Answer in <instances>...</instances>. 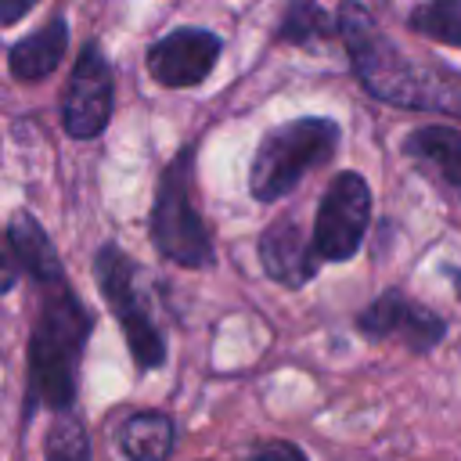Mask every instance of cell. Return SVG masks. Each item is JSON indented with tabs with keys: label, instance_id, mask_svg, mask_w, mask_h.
<instances>
[{
	"label": "cell",
	"instance_id": "6da1fadb",
	"mask_svg": "<svg viewBox=\"0 0 461 461\" xmlns=\"http://www.w3.org/2000/svg\"><path fill=\"white\" fill-rule=\"evenodd\" d=\"M339 29L346 40V50L353 58V68L367 94H375L385 104L400 108H443V112H461V94L439 90L432 79H425L396 47L393 40L371 22V14L357 4L346 0L339 7Z\"/></svg>",
	"mask_w": 461,
	"mask_h": 461
},
{
	"label": "cell",
	"instance_id": "7a4b0ae2",
	"mask_svg": "<svg viewBox=\"0 0 461 461\" xmlns=\"http://www.w3.org/2000/svg\"><path fill=\"white\" fill-rule=\"evenodd\" d=\"M94 328L90 310L76 299V292L58 281L47 285L40 317L29 339V375H32V400L47 407H68L76 396V367Z\"/></svg>",
	"mask_w": 461,
	"mask_h": 461
},
{
	"label": "cell",
	"instance_id": "3957f363",
	"mask_svg": "<svg viewBox=\"0 0 461 461\" xmlns=\"http://www.w3.org/2000/svg\"><path fill=\"white\" fill-rule=\"evenodd\" d=\"M339 148V126L331 119H292L274 126L249 166V191L256 202L285 198L313 166H324Z\"/></svg>",
	"mask_w": 461,
	"mask_h": 461
},
{
	"label": "cell",
	"instance_id": "277c9868",
	"mask_svg": "<svg viewBox=\"0 0 461 461\" xmlns=\"http://www.w3.org/2000/svg\"><path fill=\"white\" fill-rule=\"evenodd\" d=\"M191 158L194 151L184 148L158 180L151 209V241L169 263L198 270L212 267V234L191 205Z\"/></svg>",
	"mask_w": 461,
	"mask_h": 461
},
{
	"label": "cell",
	"instance_id": "5b68a950",
	"mask_svg": "<svg viewBox=\"0 0 461 461\" xmlns=\"http://www.w3.org/2000/svg\"><path fill=\"white\" fill-rule=\"evenodd\" d=\"M94 277L101 285V295L104 303L112 306V313L119 317L122 324V335H126V346L133 353V364L140 371H151L166 360V339L162 331L155 328L140 292H137V267L130 263V256L119 249V245H104L94 259Z\"/></svg>",
	"mask_w": 461,
	"mask_h": 461
},
{
	"label": "cell",
	"instance_id": "8992f818",
	"mask_svg": "<svg viewBox=\"0 0 461 461\" xmlns=\"http://www.w3.org/2000/svg\"><path fill=\"white\" fill-rule=\"evenodd\" d=\"M371 220V187L360 173H339L321 205H317V220H313V234L310 245L317 252V259L324 263H346L357 256L364 230Z\"/></svg>",
	"mask_w": 461,
	"mask_h": 461
},
{
	"label": "cell",
	"instance_id": "52a82bcc",
	"mask_svg": "<svg viewBox=\"0 0 461 461\" xmlns=\"http://www.w3.org/2000/svg\"><path fill=\"white\" fill-rule=\"evenodd\" d=\"M112 115V68L97 43H86L76 58L65 101H61V122L65 133L76 140H90L108 126Z\"/></svg>",
	"mask_w": 461,
	"mask_h": 461
},
{
	"label": "cell",
	"instance_id": "ba28073f",
	"mask_svg": "<svg viewBox=\"0 0 461 461\" xmlns=\"http://www.w3.org/2000/svg\"><path fill=\"white\" fill-rule=\"evenodd\" d=\"M357 328H360V335L378 339V342L382 339H403V346L414 353H429L447 335V324L439 313L411 303L396 288L382 292L371 306H364L357 317Z\"/></svg>",
	"mask_w": 461,
	"mask_h": 461
},
{
	"label": "cell",
	"instance_id": "9c48e42d",
	"mask_svg": "<svg viewBox=\"0 0 461 461\" xmlns=\"http://www.w3.org/2000/svg\"><path fill=\"white\" fill-rule=\"evenodd\" d=\"M220 58V40L205 29H176L169 36H162L158 43H151L148 50V72L162 83V86H194L202 83L212 65Z\"/></svg>",
	"mask_w": 461,
	"mask_h": 461
},
{
	"label": "cell",
	"instance_id": "30bf717a",
	"mask_svg": "<svg viewBox=\"0 0 461 461\" xmlns=\"http://www.w3.org/2000/svg\"><path fill=\"white\" fill-rule=\"evenodd\" d=\"M259 263L263 274L285 288H303L317 274V252L310 238H303L295 216H277L259 234Z\"/></svg>",
	"mask_w": 461,
	"mask_h": 461
},
{
	"label": "cell",
	"instance_id": "8fae6325",
	"mask_svg": "<svg viewBox=\"0 0 461 461\" xmlns=\"http://www.w3.org/2000/svg\"><path fill=\"white\" fill-rule=\"evenodd\" d=\"M403 151L429 173H436L454 194H461V130L454 126H421L407 133Z\"/></svg>",
	"mask_w": 461,
	"mask_h": 461
},
{
	"label": "cell",
	"instance_id": "7c38bea8",
	"mask_svg": "<svg viewBox=\"0 0 461 461\" xmlns=\"http://www.w3.org/2000/svg\"><path fill=\"white\" fill-rule=\"evenodd\" d=\"M7 238H11L14 259L25 267V274H29L36 285L47 288V285L65 281V270H61V259H58L50 238L43 234V227H40L29 212L11 216V223H7Z\"/></svg>",
	"mask_w": 461,
	"mask_h": 461
},
{
	"label": "cell",
	"instance_id": "4fadbf2b",
	"mask_svg": "<svg viewBox=\"0 0 461 461\" xmlns=\"http://www.w3.org/2000/svg\"><path fill=\"white\" fill-rule=\"evenodd\" d=\"M65 43H68V29H65L61 18H54L43 29H36L32 36H25L22 43H14L11 54H7V65L18 79H43L58 68L61 54H65Z\"/></svg>",
	"mask_w": 461,
	"mask_h": 461
},
{
	"label": "cell",
	"instance_id": "5bb4252c",
	"mask_svg": "<svg viewBox=\"0 0 461 461\" xmlns=\"http://www.w3.org/2000/svg\"><path fill=\"white\" fill-rule=\"evenodd\" d=\"M176 429L162 411H137L119 429V450L130 461H166L173 454Z\"/></svg>",
	"mask_w": 461,
	"mask_h": 461
},
{
	"label": "cell",
	"instance_id": "9a60e30c",
	"mask_svg": "<svg viewBox=\"0 0 461 461\" xmlns=\"http://www.w3.org/2000/svg\"><path fill=\"white\" fill-rule=\"evenodd\" d=\"M331 14L321 7V4H313V0H292L288 7H285V18H281V40H288V43H310V40H324V36H331Z\"/></svg>",
	"mask_w": 461,
	"mask_h": 461
},
{
	"label": "cell",
	"instance_id": "2e32d148",
	"mask_svg": "<svg viewBox=\"0 0 461 461\" xmlns=\"http://www.w3.org/2000/svg\"><path fill=\"white\" fill-rule=\"evenodd\" d=\"M411 25L421 36H432L439 43L461 47V0H429V4L414 7Z\"/></svg>",
	"mask_w": 461,
	"mask_h": 461
},
{
	"label": "cell",
	"instance_id": "e0dca14e",
	"mask_svg": "<svg viewBox=\"0 0 461 461\" xmlns=\"http://www.w3.org/2000/svg\"><path fill=\"white\" fill-rule=\"evenodd\" d=\"M47 461H90L86 429L76 418H58L47 432Z\"/></svg>",
	"mask_w": 461,
	"mask_h": 461
},
{
	"label": "cell",
	"instance_id": "ac0fdd59",
	"mask_svg": "<svg viewBox=\"0 0 461 461\" xmlns=\"http://www.w3.org/2000/svg\"><path fill=\"white\" fill-rule=\"evenodd\" d=\"M245 461H306V454L295 447V443H267V447H259V450H252Z\"/></svg>",
	"mask_w": 461,
	"mask_h": 461
},
{
	"label": "cell",
	"instance_id": "d6986e66",
	"mask_svg": "<svg viewBox=\"0 0 461 461\" xmlns=\"http://www.w3.org/2000/svg\"><path fill=\"white\" fill-rule=\"evenodd\" d=\"M32 7H36V0H0V22L11 25L18 18H25Z\"/></svg>",
	"mask_w": 461,
	"mask_h": 461
},
{
	"label": "cell",
	"instance_id": "ffe728a7",
	"mask_svg": "<svg viewBox=\"0 0 461 461\" xmlns=\"http://www.w3.org/2000/svg\"><path fill=\"white\" fill-rule=\"evenodd\" d=\"M14 274H18V267H14V259L7 256V252H0V295L14 285Z\"/></svg>",
	"mask_w": 461,
	"mask_h": 461
}]
</instances>
